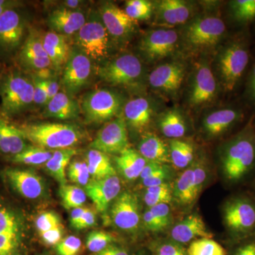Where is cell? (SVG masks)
<instances>
[{
	"label": "cell",
	"instance_id": "cell-1",
	"mask_svg": "<svg viewBox=\"0 0 255 255\" xmlns=\"http://www.w3.org/2000/svg\"><path fill=\"white\" fill-rule=\"evenodd\" d=\"M0 114L9 120L29 111L34 105L29 74L17 66L4 69L0 75Z\"/></svg>",
	"mask_w": 255,
	"mask_h": 255
},
{
	"label": "cell",
	"instance_id": "cell-2",
	"mask_svg": "<svg viewBox=\"0 0 255 255\" xmlns=\"http://www.w3.org/2000/svg\"><path fill=\"white\" fill-rule=\"evenodd\" d=\"M221 163L223 176L232 184L251 173L255 166V132L251 125L224 145Z\"/></svg>",
	"mask_w": 255,
	"mask_h": 255
},
{
	"label": "cell",
	"instance_id": "cell-3",
	"mask_svg": "<svg viewBox=\"0 0 255 255\" xmlns=\"http://www.w3.org/2000/svg\"><path fill=\"white\" fill-rule=\"evenodd\" d=\"M16 126L28 142L48 150L70 148L82 140L81 130L73 124L24 123Z\"/></svg>",
	"mask_w": 255,
	"mask_h": 255
},
{
	"label": "cell",
	"instance_id": "cell-4",
	"mask_svg": "<svg viewBox=\"0 0 255 255\" xmlns=\"http://www.w3.org/2000/svg\"><path fill=\"white\" fill-rule=\"evenodd\" d=\"M23 5L11 8L0 16V60H14L27 36L28 18Z\"/></svg>",
	"mask_w": 255,
	"mask_h": 255
},
{
	"label": "cell",
	"instance_id": "cell-5",
	"mask_svg": "<svg viewBox=\"0 0 255 255\" xmlns=\"http://www.w3.org/2000/svg\"><path fill=\"white\" fill-rule=\"evenodd\" d=\"M75 47L92 61L101 63L108 58L111 50V37L98 11H92L86 23L74 35Z\"/></svg>",
	"mask_w": 255,
	"mask_h": 255
},
{
	"label": "cell",
	"instance_id": "cell-6",
	"mask_svg": "<svg viewBox=\"0 0 255 255\" xmlns=\"http://www.w3.org/2000/svg\"><path fill=\"white\" fill-rule=\"evenodd\" d=\"M246 43L234 41L228 43L218 57V70L225 90L232 91L237 86L249 63Z\"/></svg>",
	"mask_w": 255,
	"mask_h": 255
},
{
	"label": "cell",
	"instance_id": "cell-7",
	"mask_svg": "<svg viewBox=\"0 0 255 255\" xmlns=\"http://www.w3.org/2000/svg\"><path fill=\"white\" fill-rule=\"evenodd\" d=\"M223 219L234 237H249L255 230V203L244 196L230 199L223 207Z\"/></svg>",
	"mask_w": 255,
	"mask_h": 255
},
{
	"label": "cell",
	"instance_id": "cell-8",
	"mask_svg": "<svg viewBox=\"0 0 255 255\" xmlns=\"http://www.w3.org/2000/svg\"><path fill=\"white\" fill-rule=\"evenodd\" d=\"M122 106L120 97L105 89L94 90L84 96L80 110L90 124L108 122L118 114Z\"/></svg>",
	"mask_w": 255,
	"mask_h": 255
},
{
	"label": "cell",
	"instance_id": "cell-9",
	"mask_svg": "<svg viewBox=\"0 0 255 255\" xmlns=\"http://www.w3.org/2000/svg\"><path fill=\"white\" fill-rule=\"evenodd\" d=\"M143 68L140 60L125 54L102 64L97 70L99 77L112 85H131L141 78Z\"/></svg>",
	"mask_w": 255,
	"mask_h": 255
},
{
	"label": "cell",
	"instance_id": "cell-10",
	"mask_svg": "<svg viewBox=\"0 0 255 255\" xmlns=\"http://www.w3.org/2000/svg\"><path fill=\"white\" fill-rule=\"evenodd\" d=\"M4 182L18 195L37 200L44 197L46 187L43 178L35 171L21 167H6L1 172Z\"/></svg>",
	"mask_w": 255,
	"mask_h": 255
},
{
	"label": "cell",
	"instance_id": "cell-11",
	"mask_svg": "<svg viewBox=\"0 0 255 255\" xmlns=\"http://www.w3.org/2000/svg\"><path fill=\"white\" fill-rule=\"evenodd\" d=\"M92 72V60L76 47L71 48L61 79L65 93L72 97L81 91L88 83Z\"/></svg>",
	"mask_w": 255,
	"mask_h": 255
},
{
	"label": "cell",
	"instance_id": "cell-12",
	"mask_svg": "<svg viewBox=\"0 0 255 255\" xmlns=\"http://www.w3.org/2000/svg\"><path fill=\"white\" fill-rule=\"evenodd\" d=\"M16 66L28 73H36L53 68L51 61L43 46L42 36L38 32L29 29L22 46L15 58Z\"/></svg>",
	"mask_w": 255,
	"mask_h": 255
},
{
	"label": "cell",
	"instance_id": "cell-13",
	"mask_svg": "<svg viewBox=\"0 0 255 255\" xmlns=\"http://www.w3.org/2000/svg\"><path fill=\"white\" fill-rule=\"evenodd\" d=\"M226 32V24L217 16H201L188 25L185 39L191 46H214Z\"/></svg>",
	"mask_w": 255,
	"mask_h": 255
},
{
	"label": "cell",
	"instance_id": "cell-14",
	"mask_svg": "<svg viewBox=\"0 0 255 255\" xmlns=\"http://www.w3.org/2000/svg\"><path fill=\"white\" fill-rule=\"evenodd\" d=\"M90 148L107 154H120L128 147L127 122L123 117L111 121L97 133Z\"/></svg>",
	"mask_w": 255,
	"mask_h": 255
},
{
	"label": "cell",
	"instance_id": "cell-15",
	"mask_svg": "<svg viewBox=\"0 0 255 255\" xmlns=\"http://www.w3.org/2000/svg\"><path fill=\"white\" fill-rule=\"evenodd\" d=\"M111 219L119 229L134 232L140 221V210L136 196L130 191H124L117 196L111 206Z\"/></svg>",
	"mask_w": 255,
	"mask_h": 255
},
{
	"label": "cell",
	"instance_id": "cell-16",
	"mask_svg": "<svg viewBox=\"0 0 255 255\" xmlns=\"http://www.w3.org/2000/svg\"><path fill=\"white\" fill-rule=\"evenodd\" d=\"M177 41L175 30L159 28L146 33L140 40L139 48L148 59L158 60L172 53Z\"/></svg>",
	"mask_w": 255,
	"mask_h": 255
},
{
	"label": "cell",
	"instance_id": "cell-17",
	"mask_svg": "<svg viewBox=\"0 0 255 255\" xmlns=\"http://www.w3.org/2000/svg\"><path fill=\"white\" fill-rule=\"evenodd\" d=\"M98 12L111 38L124 39L133 31L135 21L128 16L125 10L113 3L109 1L103 3Z\"/></svg>",
	"mask_w": 255,
	"mask_h": 255
},
{
	"label": "cell",
	"instance_id": "cell-18",
	"mask_svg": "<svg viewBox=\"0 0 255 255\" xmlns=\"http://www.w3.org/2000/svg\"><path fill=\"white\" fill-rule=\"evenodd\" d=\"M121 189L120 179L115 175L104 179H91L85 187V191L97 211L105 213L110 207L112 201L119 195Z\"/></svg>",
	"mask_w": 255,
	"mask_h": 255
},
{
	"label": "cell",
	"instance_id": "cell-19",
	"mask_svg": "<svg viewBox=\"0 0 255 255\" xmlns=\"http://www.w3.org/2000/svg\"><path fill=\"white\" fill-rule=\"evenodd\" d=\"M185 68L178 62L162 64L149 75V83L152 88L168 93L176 92L184 81Z\"/></svg>",
	"mask_w": 255,
	"mask_h": 255
},
{
	"label": "cell",
	"instance_id": "cell-20",
	"mask_svg": "<svg viewBox=\"0 0 255 255\" xmlns=\"http://www.w3.org/2000/svg\"><path fill=\"white\" fill-rule=\"evenodd\" d=\"M85 13L80 10L58 8L50 13L47 24L51 31L63 36L75 35L86 23Z\"/></svg>",
	"mask_w": 255,
	"mask_h": 255
},
{
	"label": "cell",
	"instance_id": "cell-21",
	"mask_svg": "<svg viewBox=\"0 0 255 255\" xmlns=\"http://www.w3.org/2000/svg\"><path fill=\"white\" fill-rule=\"evenodd\" d=\"M217 84L212 70L205 64L196 70L189 95L192 105L199 106L211 102L216 95Z\"/></svg>",
	"mask_w": 255,
	"mask_h": 255
},
{
	"label": "cell",
	"instance_id": "cell-22",
	"mask_svg": "<svg viewBox=\"0 0 255 255\" xmlns=\"http://www.w3.org/2000/svg\"><path fill=\"white\" fill-rule=\"evenodd\" d=\"M202 217L191 214L177 223L171 231L172 241L180 245L187 244L200 238H212Z\"/></svg>",
	"mask_w": 255,
	"mask_h": 255
},
{
	"label": "cell",
	"instance_id": "cell-23",
	"mask_svg": "<svg viewBox=\"0 0 255 255\" xmlns=\"http://www.w3.org/2000/svg\"><path fill=\"white\" fill-rule=\"evenodd\" d=\"M28 146L27 140L16 124L0 114V154L10 158Z\"/></svg>",
	"mask_w": 255,
	"mask_h": 255
},
{
	"label": "cell",
	"instance_id": "cell-24",
	"mask_svg": "<svg viewBox=\"0 0 255 255\" xmlns=\"http://www.w3.org/2000/svg\"><path fill=\"white\" fill-rule=\"evenodd\" d=\"M42 41L55 71L63 69L71 50L66 36L50 31L42 36Z\"/></svg>",
	"mask_w": 255,
	"mask_h": 255
},
{
	"label": "cell",
	"instance_id": "cell-25",
	"mask_svg": "<svg viewBox=\"0 0 255 255\" xmlns=\"http://www.w3.org/2000/svg\"><path fill=\"white\" fill-rule=\"evenodd\" d=\"M80 112V107L77 101L65 92H59L48 101L43 116L46 118L71 120L76 119Z\"/></svg>",
	"mask_w": 255,
	"mask_h": 255
},
{
	"label": "cell",
	"instance_id": "cell-26",
	"mask_svg": "<svg viewBox=\"0 0 255 255\" xmlns=\"http://www.w3.org/2000/svg\"><path fill=\"white\" fill-rule=\"evenodd\" d=\"M241 117V112L233 109L216 111L206 116L204 119V131L209 136H219L237 123Z\"/></svg>",
	"mask_w": 255,
	"mask_h": 255
},
{
	"label": "cell",
	"instance_id": "cell-27",
	"mask_svg": "<svg viewBox=\"0 0 255 255\" xmlns=\"http://www.w3.org/2000/svg\"><path fill=\"white\" fill-rule=\"evenodd\" d=\"M158 21L168 25L182 24L190 18L191 6L181 0H162L156 6Z\"/></svg>",
	"mask_w": 255,
	"mask_h": 255
},
{
	"label": "cell",
	"instance_id": "cell-28",
	"mask_svg": "<svg viewBox=\"0 0 255 255\" xmlns=\"http://www.w3.org/2000/svg\"><path fill=\"white\" fill-rule=\"evenodd\" d=\"M124 119L132 128L141 130L150 122L152 109L150 102L143 97L128 101L124 110Z\"/></svg>",
	"mask_w": 255,
	"mask_h": 255
},
{
	"label": "cell",
	"instance_id": "cell-29",
	"mask_svg": "<svg viewBox=\"0 0 255 255\" xmlns=\"http://www.w3.org/2000/svg\"><path fill=\"white\" fill-rule=\"evenodd\" d=\"M117 168L124 178L133 181L140 177L147 161L138 151L128 147L115 157Z\"/></svg>",
	"mask_w": 255,
	"mask_h": 255
},
{
	"label": "cell",
	"instance_id": "cell-30",
	"mask_svg": "<svg viewBox=\"0 0 255 255\" xmlns=\"http://www.w3.org/2000/svg\"><path fill=\"white\" fill-rule=\"evenodd\" d=\"M138 152L147 162L161 164L171 162L168 147L163 140L152 134L142 137L138 144Z\"/></svg>",
	"mask_w": 255,
	"mask_h": 255
},
{
	"label": "cell",
	"instance_id": "cell-31",
	"mask_svg": "<svg viewBox=\"0 0 255 255\" xmlns=\"http://www.w3.org/2000/svg\"><path fill=\"white\" fill-rule=\"evenodd\" d=\"M77 154L78 150L73 147L53 150V155L46 162L47 172L60 186L67 184L66 168Z\"/></svg>",
	"mask_w": 255,
	"mask_h": 255
},
{
	"label": "cell",
	"instance_id": "cell-32",
	"mask_svg": "<svg viewBox=\"0 0 255 255\" xmlns=\"http://www.w3.org/2000/svg\"><path fill=\"white\" fill-rule=\"evenodd\" d=\"M91 179H100L117 175L109 156L100 151L90 149L87 152L86 161Z\"/></svg>",
	"mask_w": 255,
	"mask_h": 255
},
{
	"label": "cell",
	"instance_id": "cell-33",
	"mask_svg": "<svg viewBox=\"0 0 255 255\" xmlns=\"http://www.w3.org/2000/svg\"><path fill=\"white\" fill-rule=\"evenodd\" d=\"M26 229L0 231V255H23Z\"/></svg>",
	"mask_w": 255,
	"mask_h": 255
},
{
	"label": "cell",
	"instance_id": "cell-34",
	"mask_svg": "<svg viewBox=\"0 0 255 255\" xmlns=\"http://www.w3.org/2000/svg\"><path fill=\"white\" fill-rule=\"evenodd\" d=\"M53 150L37 145H28L18 155L8 158L11 163L22 165L38 166L46 164L53 155Z\"/></svg>",
	"mask_w": 255,
	"mask_h": 255
},
{
	"label": "cell",
	"instance_id": "cell-35",
	"mask_svg": "<svg viewBox=\"0 0 255 255\" xmlns=\"http://www.w3.org/2000/svg\"><path fill=\"white\" fill-rule=\"evenodd\" d=\"M173 196L183 206L189 205L195 201L194 172L192 167L186 169L179 175L174 185Z\"/></svg>",
	"mask_w": 255,
	"mask_h": 255
},
{
	"label": "cell",
	"instance_id": "cell-36",
	"mask_svg": "<svg viewBox=\"0 0 255 255\" xmlns=\"http://www.w3.org/2000/svg\"><path fill=\"white\" fill-rule=\"evenodd\" d=\"M159 127L164 136L177 139L185 135V122L177 110H169L161 117Z\"/></svg>",
	"mask_w": 255,
	"mask_h": 255
},
{
	"label": "cell",
	"instance_id": "cell-37",
	"mask_svg": "<svg viewBox=\"0 0 255 255\" xmlns=\"http://www.w3.org/2000/svg\"><path fill=\"white\" fill-rule=\"evenodd\" d=\"M169 156L171 163L178 169L189 167L194 157V147L191 144L174 139L170 142Z\"/></svg>",
	"mask_w": 255,
	"mask_h": 255
},
{
	"label": "cell",
	"instance_id": "cell-38",
	"mask_svg": "<svg viewBox=\"0 0 255 255\" xmlns=\"http://www.w3.org/2000/svg\"><path fill=\"white\" fill-rule=\"evenodd\" d=\"M59 194L64 207L68 210L82 207L87 201L86 192L78 186H60Z\"/></svg>",
	"mask_w": 255,
	"mask_h": 255
},
{
	"label": "cell",
	"instance_id": "cell-39",
	"mask_svg": "<svg viewBox=\"0 0 255 255\" xmlns=\"http://www.w3.org/2000/svg\"><path fill=\"white\" fill-rule=\"evenodd\" d=\"M188 255H228V252L212 238H200L191 242Z\"/></svg>",
	"mask_w": 255,
	"mask_h": 255
},
{
	"label": "cell",
	"instance_id": "cell-40",
	"mask_svg": "<svg viewBox=\"0 0 255 255\" xmlns=\"http://www.w3.org/2000/svg\"><path fill=\"white\" fill-rule=\"evenodd\" d=\"M172 189L167 183L146 188L144 202L149 208L160 204H169L172 201Z\"/></svg>",
	"mask_w": 255,
	"mask_h": 255
},
{
	"label": "cell",
	"instance_id": "cell-41",
	"mask_svg": "<svg viewBox=\"0 0 255 255\" xmlns=\"http://www.w3.org/2000/svg\"><path fill=\"white\" fill-rule=\"evenodd\" d=\"M231 14L235 21L248 23L255 18V0H235L230 3Z\"/></svg>",
	"mask_w": 255,
	"mask_h": 255
},
{
	"label": "cell",
	"instance_id": "cell-42",
	"mask_svg": "<svg viewBox=\"0 0 255 255\" xmlns=\"http://www.w3.org/2000/svg\"><path fill=\"white\" fill-rule=\"evenodd\" d=\"M153 6L146 0H129L126 2L125 11L129 17L135 20H147L152 15Z\"/></svg>",
	"mask_w": 255,
	"mask_h": 255
},
{
	"label": "cell",
	"instance_id": "cell-43",
	"mask_svg": "<svg viewBox=\"0 0 255 255\" xmlns=\"http://www.w3.org/2000/svg\"><path fill=\"white\" fill-rule=\"evenodd\" d=\"M116 237L112 233L105 231H93L89 233L86 240V246L89 251L97 253L113 244Z\"/></svg>",
	"mask_w": 255,
	"mask_h": 255
},
{
	"label": "cell",
	"instance_id": "cell-44",
	"mask_svg": "<svg viewBox=\"0 0 255 255\" xmlns=\"http://www.w3.org/2000/svg\"><path fill=\"white\" fill-rule=\"evenodd\" d=\"M68 176L71 182L85 187L91 180V176L85 161L75 160L70 162L68 167Z\"/></svg>",
	"mask_w": 255,
	"mask_h": 255
},
{
	"label": "cell",
	"instance_id": "cell-45",
	"mask_svg": "<svg viewBox=\"0 0 255 255\" xmlns=\"http://www.w3.org/2000/svg\"><path fill=\"white\" fill-rule=\"evenodd\" d=\"M63 226L60 216L53 211H46L36 219V228L38 233L46 232L53 228Z\"/></svg>",
	"mask_w": 255,
	"mask_h": 255
},
{
	"label": "cell",
	"instance_id": "cell-46",
	"mask_svg": "<svg viewBox=\"0 0 255 255\" xmlns=\"http://www.w3.org/2000/svg\"><path fill=\"white\" fill-rule=\"evenodd\" d=\"M81 249V240L75 236L63 238L56 246L58 255H78Z\"/></svg>",
	"mask_w": 255,
	"mask_h": 255
},
{
	"label": "cell",
	"instance_id": "cell-47",
	"mask_svg": "<svg viewBox=\"0 0 255 255\" xmlns=\"http://www.w3.org/2000/svg\"><path fill=\"white\" fill-rule=\"evenodd\" d=\"M152 253L154 255H188L182 245L172 241L159 243L154 247Z\"/></svg>",
	"mask_w": 255,
	"mask_h": 255
},
{
	"label": "cell",
	"instance_id": "cell-48",
	"mask_svg": "<svg viewBox=\"0 0 255 255\" xmlns=\"http://www.w3.org/2000/svg\"><path fill=\"white\" fill-rule=\"evenodd\" d=\"M29 74V73H28ZM33 84V102L34 105L46 106L48 102V92L45 80L29 74Z\"/></svg>",
	"mask_w": 255,
	"mask_h": 255
},
{
	"label": "cell",
	"instance_id": "cell-49",
	"mask_svg": "<svg viewBox=\"0 0 255 255\" xmlns=\"http://www.w3.org/2000/svg\"><path fill=\"white\" fill-rule=\"evenodd\" d=\"M230 255H255V238L240 240L239 243L233 247Z\"/></svg>",
	"mask_w": 255,
	"mask_h": 255
},
{
	"label": "cell",
	"instance_id": "cell-50",
	"mask_svg": "<svg viewBox=\"0 0 255 255\" xmlns=\"http://www.w3.org/2000/svg\"><path fill=\"white\" fill-rule=\"evenodd\" d=\"M169 175L168 169L164 164L160 169L151 174L150 177L142 180V184L145 188L160 185V184L166 183V181L169 178Z\"/></svg>",
	"mask_w": 255,
	"mask_h": 255
},
{
	"label": "cell",
	"instance_id": "cell-51",
	"mask_svg": "<svg viewBox=\"0 0 255 255\" xmlns=\"http://www.w3.org/2000/svg\"><path fill=\"white\" fill-rule=\"evenodd\" d=\"M191 167L194 172V194L197 199L206 181L207 172L204 166L201 163H196Z\"/></svg>",
	"mask_w": 255,
	"mask_h": 255
},
{
	"label": "cell",
	"instance_id": "cell-52",
	"mask_svg": "<svg viewBox=\"0 0 255 255\" xmlns=\"http://www.w3.org/2000/svg\"><path fill=\"white\" fill-rule=\"evenodd\" d=\"M64 228L63 226L53 228L49 231L39 233L42 241L46 245L50 246H56L63 239Z\"/></svg>",
	"mask_w": 255,
	"mask_h": 255
},
{
	"label": "cell",
	"instance_id": "cell-53",
	"mask_svg": "<svg viewBox=\"0 0 255 255\" xmlns=\"http://www.w3.org/2000/svg\"><path fill=\"white\" fill-rule=\"evenodd\" d=\"M151 212L159 220L164 229L169 226L171 221V213L169 204H160L150 207Z\"/></svg>",
	"mask_w": 255,
	"mask_h": 255
},
{
	"label": "cell",
	"instance_id": "cell-54",
	"mask_svg": "<svg viewBox=\"0 0 255 255\" xmlns=\"http://www.w3.org/2000/svg\"><path fill=\"white\" fill-rule=\"evenodd\" d=\"M142 221H143V224L146 229L148 230L151 232L157 233L164 229L163 226L161 224L159 220L151 212L150 209L147 210L144 213L143 216H142Z\"/></svg>",
	"mask_w": 255,
	"mask_h": 255
},
{
	"label": "cell",
	"instance_id": "cell-55",
	"mask_svg": "<svg viewBox=\"0 0 255 255\" xmlns=\"http://www.w3.org/2000/svg\"><path fill=\"white\" fill-rule=\"evenodd\" d=\"M97 221L95 211L91 209H86V211L84 213L80 223L75 229L83 230L86 228L93 227Z\"/></svg>",
	"mask_w": 255,
	"mask_h": 255
},
{
	"label": "cell",
	"instance_id": "cell-56",
	"mask_svg": "<svg viewBox=\"0 0 255 255\" xmlns=\"http://www.w3.org/2000/svg\"><path fill=\"white\" fill-rule=\"evenodd\" d=\"M90 255H130L128 252L122 248V247L116 246V245H111L107 247L103 251L99 252L97 253H92Z\"/></svg>",
	"mask_w": 255,
	"mask_h": 255
},
{
	"label": "cell",
	"instance_id": "cell-57",
	"mask_svg": "<svg viewBox=\"0 0 255 255\" xmlns=\"http://www.w3.org/2000/svg\"><path fill=\"white\" fill-rule=\"evenodd\" d=\"M164 164L156 163V162H147V164L142 169L141 174H140V178L143 180L148 177H150L151 174L154 173L156 171L158 170Z\"/></svg>",
	"mask_w": 255,
	"mask_h": 255
},
{
	"label": "cell",
	"instance_id": "cell-58",
	"mask_svg": "<svg viewBox=\"0 0 255 255\" xmlns=\"http://www.w3.org/2000/svg\"><path fill=\"white\" fill-rule=\"evenodd\" d=\"M46 81L48 101L53 99L59 92V82L54 78L45 80Z\"/></svg>",
	"mask_w": 255,
	"mask_h": 255
},
{
	"label": "cell",
	"instance_id": "cell-59",
	"mask_svg": "<svg viewBox=\"0 0 255 255\" xmlns=\"http://www.w3.org/2000/svg\"><path fill=\"white\" fill-rule=\"evenodd\" d=\"M87 208L80 207L77 209H73L70 214V225L74 228H76L77 226L80 223L84 213L86 211Z\"/></svg>",
	"mask_w": 255,
	"mask_h": 255
},
{
	"label": "cell",
	"instance_id": "cell-60",
	"mask_svg": "<svg viewBox=\"0 0 255 255\" xmlns=\"http://www.w3.org/2000/svg\"><path fill=\"white\" fill-rule=\"evenodd\" d=\"M23 5V3L16 0H0V16L11 8Z\"/></svg>",
	"mask_w": 255,
	"mask_h": 255
},
{
	"label": "cell",
	"instance_id": "cell-61",
	"mask_svg": "<svg viewBox=\"0 0 255 255\" xmlns=\"http://www.w3.org/2000/svg\"><path fill=\"white\" fill-rule=\"evenodd\" d=\"M249 93L251 98L255 102V64L252 70L251 79L249 82Z\"/></svg>",
	"mask_w": 255,
	"mask_h": 255
},
{
	"label": "cell",
	"instance_id": "cell-62",
	"mask_svg": "<svg viewBox=\"0 0 255 255\" xmlns=\"http://www.w3.org/2000/svg\"><path fill=\"white\" fill-rule=\"evenodd\" d=\"M83 1L79 0H66L63 2V7L72 10H78V8L82 4Z\"/></svg>",
	"mask_w": 255,
	"mask_h": 255
},
{
	"label": "cell",
	"instance_id": "cell-63",
	"mask_svg": "<svg viewBox=\"0 0 255 255\" xmlns=\"http://www.w3.org/2000/svg\"><path fill=\"white\" fill-rule=\"evenodd\" d=\"M4 67H3V64L2 62L0 60V75H1V74L2 73V72L4 71Z\"/></svg>",
	"mask_w": 255,
	"mask_h": 255
},
{
	"label": "cell",
	"instance_id": "cell-64",
	"mask_svg": "<svg viewBox=\"0 0 255 255\" xmlns=\"http://www.w3.org/2000/svg\"><path fill=\"white\" fill-rule=\"evenodd\" d=\"M136 255H144L143 253H138V254H137Z\"/></svg>",
	"mask_w": 255,
	"mask_h": 255
}]
</instances>
